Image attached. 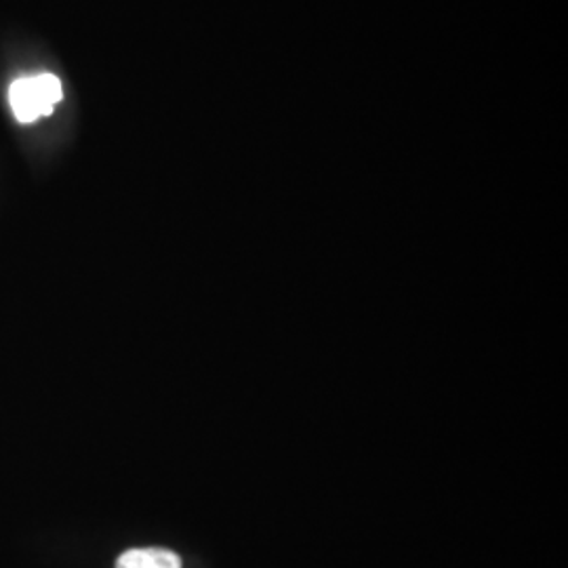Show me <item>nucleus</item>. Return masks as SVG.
Masks as SVG:
<instances>
[{
  "label": "nucleus",
  "mask_w": 568,
  "mask_h": 568,
  "mask_svg": "<svg viewBox=\"0 0 568 568\" xmlns=\"http://www.w3.org/2000/svg\"><path fill=\"white\" fill-rule=\"evenodd\" d=\"M61 82L53 74H39L32 79H20L9 89V103L20 122H34L49 116L61 102Z\"/></svg>",
  "instance_id": "nucleus-1"
},
{
  "label": "nucleus",
  "mask_w": 568,
  "mask_h": 568,
  "mask_svg": "<svg viewBox=\"0 0 568 568\" xmlns=\"http://www.w3.org/2000/svg\"><path fill=\"white\" fill-rule=\"evenodd\" d=\"M116 568H182V558L171 549H129L116 560Z\"/></svg>",
  "instance_id": "nucleus-2"
}]
</instances>
